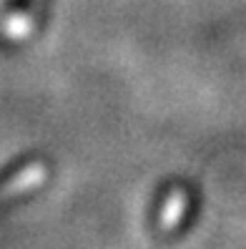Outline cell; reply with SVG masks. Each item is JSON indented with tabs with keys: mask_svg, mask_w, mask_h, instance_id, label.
I'll return each instance as SVG.
<instances>
[{
	"mask_svg": "<svg viewBox=\"0 0 246 249\" xmlns=\"http://www.w3.org/2000/svg\"><path fill=\"white\" fill-rule=\"evenodd\" d=\"M186 209H189V196H186V192L173 189V192L166 196V201H164L161 214H158V224H161V229H173L181 222V216L186 214Z\"/></svg>",
	"mask_w": 246,
	"mask_h": 249,
	"instance_id": "obj_1",
	"label": "cell"
}]
</instances>
